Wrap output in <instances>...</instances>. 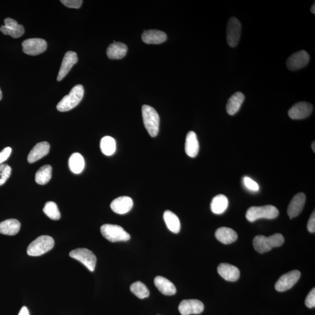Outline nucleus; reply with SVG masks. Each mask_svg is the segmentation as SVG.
Wrapping results in <instances>:
<instances>
[{"label":"nucleus","mask_w":315,"mask_h":315,"mask_svg":"<svg viewBox=\"0 0 315 315\" xmlns=\"http://www.w3.org/2000/svg\"><path fill=\"white\" fill-rule=\"evenodd\" d=\"M100 147L102 153L105 156H112L116 150V141L112 137H104L100 141Z\"/></svg>","instance_id":"31"},{"label":"nucleus","mask_w":315,"mask_h":315,"mask_svg":"<svg viewBox=\"0 0 315 315\" xmlns=\"http://www.w3.org/2000/svg\"><path fill=\"white\" fill-rule=\"evenodd\" d=\"M77 62H78V58L76 52L69 51L66 53L63 59L61 68L59 70L58 79H57L58 81H62L65 78Z\"/></svg>","instance_id":"15"},{"label":"nucleus","mask_w":315,"mask_h":315,"mask_svg":"<svg viewBox=\"0 0 315 315\" xmlns=\"http://www.w3.org/2000/svg\"><path fill=\"white\" fill-rule=\"evenodd\" d=\"M229 206V200L223 194H219L214 197L211 203V209L216 214H221L225 212Z\"/></svg>","instance_id":"27"},{"label":"nucleus","mask_w":315,"mask_h":315,"mask_svg":"<svg viewBox=\"0 0 315 315\" xmlns=\"http://www.w3.org/2000/svg\"><path fill=\"white\" fill-rule=\"evenodd\" d=\"M100 232L105 238L111 242L127 241L130 239L129 234L122 227L117 225L105 224L100 227Z\"/></svg>","instance_id":"6"},{"label":"nucleus","mask_w":315,"mask_h":315,"mask_svg":"<svg viewBox=\"0 0 315 315\" xmlns=\"http://www.w3.org/2000/svg\"><path fill=\"white\" fill-rule=\"evenodd\" d=\"M4 26L0 28V31L5 35L11 36L13 38H18L25 32L22 25H19L15 20L7 18L4 20Z\"/></svg>","instance_id":"14"},{"label":"nucleus","mask_w":315,"mask_h":315,"mask_svg":"<svg viewBox=\"0 0 315 315\" xmlns=\"http://www.w3.org/2000/svg\"><path fill=\"white\" fill-rule=\"evenodd\" d=\"M166 39V33L158 30H149L142 34L143 41L147 44H160L165 42Z\"/></svg>","instance_id":"20"},{"label":"nucleus","mask_w":315,"mask_h":315,"mask_svg":"<svg viewBox=\"0 0 315 315\" xmlns=\"http://www.w3.org/2000/svg\"><path fill=\"white\" fill-rule=\"evenodd\" d=\"M243 182L244 185H245L248 189L253 191V192H257V191L259 190V187L258 184L256 182H254L253 180L250 179V177H244Z\"/></svg>","instance_id":"35"},{"label":"nucleus","mask_w":315,"mask_h":315,"mask_svg":"<svg viewBox=\"0 0 315 315\" xmlns=\"http://www.w3.org/2000/svg\"><path fill=\"white\" fill-rule=\"evenodd\" d=\"M43 212L53 220H59L61 217L58 207L55 202H47L43 208Z\"/></svg>","instance_id":"33"},{"label":"nucleus","mask_w":315,"mask_h":315,"mask_svg":"<svg viewBox=\"0 0 315 315\" xmlns=\"http://www.w3.org/2000/svg\"><path fill=\"white\" fill-rule=\"evenodd\" d=\"M284 242V236L280 234H275L269 237L256 236L253 240L254 249L260 253L269 252L274 247L282 245Z\"/></svg>","instance_id":"1"},{"label":"nucleus","mask_w":315,"mask_h":315,"mask_svg":"<svg viewBox=\"0 0 315 315\" xmlns=\"http://www.w3.org/2000/svg\"><path fill=\"white\" fill-rule=\"evenodd\" d=\"M279 212L276 207L271 205L252 207L247 210L246 217L250 222L261 219H274L279 216Z\"/></svg>","instance_id":"5"},{"label":"nucleus","mask_w":315,"mask_h":315,"mask_svg":"<svg viewBox=\"0 0 315 315\" xmlns=\"http://www.w3.org/2000/svg\"><path fill=\"white\" fill-rule=\"evenodd\" d=\"M300 277V271L297 270L291 271L280 278L275 285V288L279 292L290 290L298 282Z\"/></svg>","instance_id":"10"},{"label":"nucleus","mask_w":315,"mask_h":315,"mask_svg":"<svg viewBox=\"0 0 315 315\" xmlns=\"http://www.w3.org/2000/svg\"><path fill=\"white\" fill-rule=\"evenodd\" d=\"M244 95L243 93L237 92L231 96L228 100L226 109L230 115H234L240 108L244 102Z\"/></svg>","instance_id":"24"},{"label":"nucleus","mask_w":315,"mask_h":315,"mask_svg":"<svg viewBox=\"0 0 315 315\" xmlns=\"http://www.w3.org/2000/svg\"><path fill=\"white\" fill-rule=\"evenodd\" d=\"M163 219L166 225L171 232L175 234L179 233L180 230V223L179 218L169 210H167L163 214Z\"/></svg>","instance_id":"28"},{"label":"nucleus","mask_w":315,"mask_h":315,"mask_svg":"<svg viewBox=\"0 0 315 315\" xmlns=\"http://www.w3.org/2000/svg\"><path fill=\"white\" fill-rule=\"evenodd\" d=\"M199 151V144L196 134L192 131L187 133L185 143V152L187 156L194 158Z\"/></svg>","instance_id":"22"},{"label":"nucleus","mask_w":315,"mask_h":315,"mask_svg":"<svg viewBox=\"0 0 315 315\" xmlns=\"http://www.w3.org/2000/svg\"><path fill=\"white\" fill-rule=\"evenodd\" d=\"M2 93L1 88H0V100L2 99Z\"/></svg>","instance_id":"43"},{"label":"nucleus","mask_w":315,"mask_h":315,"mask_svg":"<svg viewBox=\"0 0 315 315\" xmlns=\"http://www.w3.org/2000/svg\"><path fill=\"white\" fill-rule=\"evenodd\" d=\"M69 165L71 171L75 174H79L82 172L85 166V160L81 154L74 153L70 156Z\"/></svg>","instance_id":"29"},{"label":"nucleus","mask_w":315,"mask_h":315,"mask_svg":"<svg viewBox=\"0 0 315 315\" xmlns=\"http://www.w3.org/2000/svg\"><path fill=\"white\" fill-rule=\"evenodd\" d=\"M23 52L26 55L36 56L46 51L47 42L44 39L32 38L25 40L22 42Z\"/></svg>","instance_id":"9"},{"label":"nucleus","mask_w":315,"mask_h":315,"mask_svg":"<svg viewBox=\"0 0 315 315\" xmlns=\"http://www.w3.org/2000/svg\"><path fill=\"white\" fill-rule=\"evenodd\" d=\"M218 273L224 280L229 281H236L240 276L239 270L231 264L221 263L218 267Z\"/></svg>","instance_id":"18"},{"label":"nucleus","mask_w":315,"mask_h":315,"mask_svg":"<svg viewBox=\"0 0 315 315\" xmlns=\"http://www.w3.org/2000/svg\"><path fill=\"white\" fill-rule=\"evenodd\" d=\"M18 315H30L28 308L26 307H22Z\"/></svg>","instance_id":"40"},{"label":"nucleus","mask_w":315,"mask_h":315,"mask_svg":"<svg viewBox=\"0 0 315 315\" xmlns=\"http://www.w3.org/2000/svg\"><path fill=\"white\" fill-rule=\"evenodd\" d=\"M143 122L147 132L152 137H155L159 132V116L153 107L143 105L142 107Z\"/></svg>","instance_id":"3"},{"label":"nucleus","mask_w":315,"mask_h":315,"mask_svg":"<svg viewBox=\"0 0 315 315\" xmlns=\"http://www.w3.org/2000/svg\"><path fill=\"white\" fill-rule=\"evenodd\" d=\"M306 200V196L303 193H298L293 197L287 210V214L290 219L299 215L304 209Z\"/></svg>","instance_id":"16"},{"label":"nucleus","mask_w":315,"mask_h":315,"mask_svg":"<svg viewBox=\"0 0 315 315\" xmlns=\"http://www.w3.org/2000/svg\"><path fill=\"white\" fill-rule=\"evenodd\" d=\"M54 245L55 241L51 236H39L30 243L28 247L27 253L31 256H41L52 250Z\"/></svg>","instance_id":"4"},{"label":"nucleus","mask_w":315,"mask_h":315,"mask_svg":"<svg viewBox=\"0 0 315 315\" xmlns=\"http://www.w3.org/2000/svg\"><path fill=\"white\" fill-rule=\"evenodd\" d=\"M12 149L11 147H5V148L0 152V165L8 159L11 155Z\"/></svg>","instance_id":"38"},{"label":"nucleus","mask_w":315,"mask_h":315,"mask_svg":"<svg viewBox=\"0 0 315 315\" xmlns=\"http://www.w3.org/2000/svg\"><path fill=\"white\" fill-rule=\"evenodd\" d=\"M202 302L197 300H186L181 302L179 311L181 315L200 314L204 311Z\"/></svg>","instance_id":"13"},{"label":"nucleus","mask_w":315,"mask_h":315,"mask_svg":"<svg viewBox=\"0 0 315 315\" xmlns=\"http://www.w3.org/2000/svg\"><path fill=\"white\" fill-rule=\"evenodd\" d=\"M50 145L48 142H41L36 144L30 152L28 156V161L30 163L38 161L48 155L49 153Z\"/></svg>","instance_id":"19"},{"label":"nucleus","mask_w":315,"mask_h":315,"mask_svg":"<svg viewBox=\"0 0 315 315\" xmlns=\"http://www.w3.org/2000/svg\"><path fill=\"white\" fill-rule=\"evenodd\" d=\"M309 54L305 50L294 53L287 61V66L291 71H297L306 67L310 61Z\"/></svg>","instance_id":"11"},{"label":"nucleus","mask_w":315,"mask_h":315,"mask_svg":"<svg viewBox=\"0 0 315 315\" xmlns=\"http://www.w3.org/2000/svg\"><path fill=\"white\" fill-rule=\"evenodd\" d=\"M61 2L70 8H79L82 4L81 0H62Z\"/></svg>","instance_id":"36"},{"label":"nucleus","mask_w":315,"mask_h":315,"mask_svg":"<svg viewBox=\"0 0 315 315\" xmlns=\"http://www.w3.org/2000/svg\"><path fill=\"white\" fill-rule=\"evenodd\" d=\"M216 237L220 242L227 244L236 241L237 235L236 231L230 228L221 227L216 231Z\"/></svg>","instance_id":"25"},{"label":"nucleus","mask_w":315,"mask_h":315,"mask_svg":"<svg viewBox=\"0 0 315 315\" xmlns=\"http://www.w3.org/2000/svg\"><path fill=\"white\" fill-rule=\"evenodd\" d=\"M130 291L140 299H144L150 296L149 288L145 284L140 282V281H137V282L132 284V286H130Z\"/></svg>","instance_id":"32"},{"label":"nucleus","mask_w":315,"mask_h":315,"mask_svg":"<svg viewBox=\"0 0 315 315\" xmlns=\"http://www.w3.org/2000/svg\"><path fill=\"white\" fill-rule=\"evenodd\" d=\"M133 206V200L128 196L119 197L110 204V208L113 212L119 214L129 213Z\"/></svg>","instance_id":"17"},{"label":"nucleus","mask_w":315,"mask_h":315,"mask_svg":"<svg viewBox=\"0 0 315 315\" xmlns=\"http://www.w3.org/2000/svg\"><path fill=\"white\" fill-rule=\"evenodd\" d=\"M52 167L49 165L43 166L37 171L35 175V180L37 183L41 185H45L52 178Z\"/></svg>","instance_id":"30"},{"label":"nucleus","mask_w":315,"mask_h":315,"mask_svg":"<svg viewBox=\"0 0 315 315\" xmlns=\"http://www.w3.org/2000/svg\"><path fill=\"white\" fill-rule=\"evenodd\" d=\"M127 47L121 42H113L107 49V55L112 60L121 59L126 55Z\"/></svg>","instance_id":"23"},{"label":"nucleus","mask_w":315,"mask_h":315,"mask_svg":"<svg viewBox=\"0 0 315 315\" xmlns=\"http://www.w3.org/2000/svg\"><path fill=\"white\" fill-rule=\"evenodd\" d=\"M21 229V224L16 219L6 220L0 223V234L6 236H15Z\"/></svg>","instance_id":"26"},{"label":"nucleus","mask_w":315,"mask_h":315,"mask_svg":"<svg viewBox=\"0 0 315 315\" xmlns=\"http://www.w3.org/2000/svg\"><path fill=\"white\" fill-rule=\"evenodd\" d=\"M83 94H84V89L82 85H77L74 86L69 94L65 96L60 100L57 105V109L62 112L70 111L81 101Z\"/></svg>","instance_id":"2"},{"label":"nucleus","mask_w":315,"mask_h":315,"mask_svg":"<svg viewBox=\"0 0 315 315\" xmlns=\"http://www.w3.org/2000/svg\"><path fill=\"white\" fill-rule=\"evenodd\" d=\"M313 106L307 102H300L295 104L289 111L288 116L294 120H301L307 118L313 112Z\"/></svg>","instance_id":"12"},{"label":"nucleus","mask_w":315,"mask_h":315,"mask_svg":"<svg viewBox=\"0 0 315 315\" xmlns=\"http://www.w3.org/2000/svg\"><path fill=\"white\" fill-rule=\"evenodd\" d=\"M312 149L314 151V152H315V143L314 142L313 144H312Z\"/></svg>","instance_id":"42"},{"label":"nucleus","mask_w":315,"mask_h":315,"mask_svg":"<svg viewBox=\"0 0 315 315\" xmlns=\"http://www.w3.org/2000/svg\"><path fill=\"white\" fill-rule=\"evenodd\" d=\"M308 230L311 233L315 232V211L310 217L308 223Z\"/></svg>","instance_id":"39"},{"label":"nucleus","mask_w":315,"mask_h":315,"mask_svg":"<svg viewBox=\"0 0 315 315\" xmlns=\"http://www.w3.org/2000/svg\"><path fill=\"white\" fill-rule=\"evenodd\" d=\"M154 284L160 293L165 296H173L176 293V288L174 284L166 278L157 276L154 279Z\"/></svg>","instance_id":"21"},{"label":"nucleus","mask_w":315,"mask_h":315,"mask_svg":"<svg viewBox=\"0 0 315 315\" xmlns=\"http://www.w3.org/2000/svg\"><path fill=\"white\" fill-rule=\"evenodd\" d=\"M11 167L6 164L0 165V186L6 182L11 174Z\"/></svg>","instance_id":"34"},{"label":"nucleus","mask_w":315,"mask_h":315,"mask_svg":"<svg viewBox=\"0 0 315 315\" xmlns=\"http://www.w3.org/2000/svg\"><path fill=\"white\" fill-rule=\"evenodd\" d=\"M70 256L79 261L90 271H94L96 257L91 251L86 248H79L70 252Z\"/></svg>","instance_id":"7"},{"label":"nucleus","mask_w":315,"mask_h":315,"mask_svg":"<svg viewBox=\"0 0 315 315\" xmlns=\"http://www.w3.org/2000/svg\"><path fill=\"white\" fill-rule=\"evenodd\" d=\"M306 306L310 308H313L315 307V288L311 291L308 295L306 300Z\"/></svg>","instance_id":"37"},{"label":"nucleus","mask_w":315,"mask_h":315,"mask_svg":"<svg viewBox=\"0 0 315 315\" xmlns=\"http://www.w3.org/2000/svg\"><path fill=\"white\" fill-rule=\"evenodd\" d=\"M311 11L313 13V14H315V3H314L313 5L311 6Z\"/></svg>","instance_id":"41"},{"label":"nucleus","mask_w":315,"mask_h":315,"mask_svg":"<svg viewBox=\"0 0 315 315\" xmlns=\"http://www.w3.org/2000/svg\"><path fill=\"white\" fill-rule=\"evenodd\" d=\"M241 23L236 17L231 18L228 22L227 41L231 48H235L239 41L241 35Z\"/></svg>","instance_id":"8"}]
</instances>
